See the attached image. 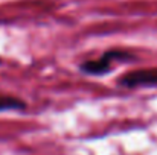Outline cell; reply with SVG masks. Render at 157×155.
<instances>
[{"mask_svg":"<svg viewBox=\"0 0 157 155\" xmlns=\"http://www.w3.org/2000/svg\"><path fill=\"white\" fill-rule=\"evenodd\" d=\"M134 56L127 50H119V49H111V50L104 52L98 59H87L84 62L79 64V70L84 75H90V76H101L107 75L111 70V65L116 61H133Z\"/></svg>","mask_w":157,"mask_h":155,"instance_id":"6da1fadb","label":"cell"},{"mask_svg":"<svg viewBox=\"0 0 157 155\" xmlns=\"http://www.w3.org/2000/svg\"><path fill=\"white\" fill-rule=\"evenodd\" d=\"M119 87L125 88H139V87H157V67L137 68L128 73H124L117 79Z\"/></svg>","mask_w":157,"mask_h":155,"instance_id":"7a4b0ae2","label":"cell"},{"mask_svg":"<svg viewBox=\"0 0 157 155\" xmlns=\"http://www.w3.org/2000/svg\"><path fill=\"white\" fill-rule=\"evenodd\" d=\"M25 101L12 96H0V111H15V109H25Z\"/></svg>","mask_w":157,"mask_h":155,"instance_id":"3957f363","label":"cell"}]
</instances>
